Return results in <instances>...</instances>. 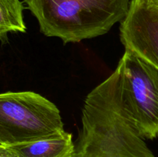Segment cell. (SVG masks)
<instances>
[{"mask_svg": "<svg viewBox=\"0 0 158 157\" xmlns=\"http://www.w3.org/2000/svg\"><path fill=\"white\" fill-rule=\"evenodd\" d=\"M73 157H155L123 109L117 69L86 96Z\"/></svg>", "mask_w": 158, "mask_h": 157, "instance_id": "obj_1", "label": "cell"}, {"mask_svg": "<svg viewBox=\"0 0 158 157\" xmlns=\"http://www.w3.org/2000/svg\"><path fill=\"white\" fill-rule=\"evenodd\" d=\"M40 32L64 44L107 33L127 15L130 0H25Z\"/></svg>", "mask_w": 158, "mask_h": 157, "instance_id": "obj_2", "label": "cell"}, {"mask_svg": "<svg viewBox=\"0 0 158 157\" xmlns=\"http://www.w3.org/2000/svg\"><path fill=\"white\" fill-rule=\"evenodd\" d=\"M54 103L35 92L0 94V144L14 146L64 132Z\"/></svg>", "mask_w": 158, "mask_h": 157, "instance_id": "obj_3", "label": "cell"}, {"mask_svg": "<svg viewBox=\"0 0 158 157\" xmlns=\"http://www.w3.org/2000/svg\"><path fill=\"white\" fill-rule=\"evenodd\" d=\"M118 89L125 112L141 137L158 136V69L125 49L117 68Z\"/></svg>", "mask_w": 158, "mask_h": 157, "instance_id": "obj_4", "label": "cell"}, {"mask_svg": "<svg viewBox=\"0 0 158 157\" xmlns=\"http://www.w3.org/2000/svg\"><path fill=\"white\" fill-rule=\"evenodd\" d=\"M120 40L158 69V7L148 0H131L129 12L120 24Z\"/></svg>", "mask_w": 158, "mask_h": 157, "instance_id": "obj_5", "label": "cell"}, {"mask_svg": "<svg viewBox=\"0 0 158 157\" xmlns=\"http://www.w3.org/2000/svg\"><path fill=\"white\" fill-rule=\"evenodd\" d=\"M12 147L21 157H73L75 143L72 134L64 131L53 136Z\"/></svg>", "mask_w": 158, "mask_h": 157, "instance_id": "obj_6", "label": "cell"}, {"mask_svg": "<svg viewBox=\"0 0 158 157\" xmlns=\"http://www.w3.org/2000/svg\"><path fill=\"white\" fill-rule=\"evenodd\" d=\"M23 6L20 0H0V42L8 40L9 32H25Z\"/></svg>", "mask_w": 158, "mask_h": 157, "instance_id": "obj_7", "label": "cell"}, {"mask_svg": "<svg viewBox=\"0 0 158 157\" xmlns=\"http://www.w3.org/2000/svg\"><path fill=\"white\" fill-rule=\"evenodd\" d=\"M0 157H21V155L12 146L0 144Z\"/></svg>", "mask_w": 158, "mask_h": 157, "instance_id": "obj_8", "label": "cell"}, {"mask_svg": "<svg viewBox=\"0 0 158 157\" xmlns=\"http://www.w3.org/2000/svg\"><path fill=\"white\" fill-rule=\"evenodd\" d=\"M148 1H150L151 2H152L153 4H154L158 7V0H148Z\"/></svg>", "mask_w": 158, "mask_h": 157, "instance_id": "obj_9", "label": "cell"}]
</instances>
